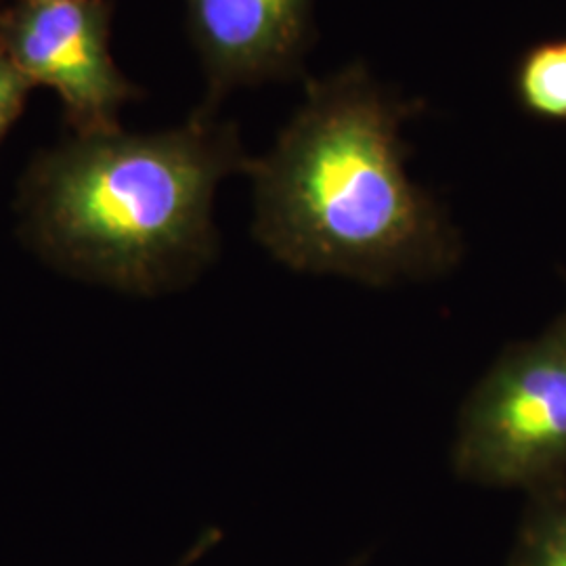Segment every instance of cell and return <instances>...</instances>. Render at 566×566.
Here are the masks:
<instances>
[{"label": "cell", "mask_w": 566, "mask_h": 566, "mask_svg": "<svg viewBox=\"0 0 566 566\" xmlns=\"http://www.w3.org/2000/svg\"><path fill=\"white\" fill-rule=\"evenodd\" d=\"M315 0H185L208 82L203 109L240 88L303 76Z\"/></svg>", "instance_id": "5"}, {"label": "cell", "mask_w": 566, "mask_h": 566, "mask_svg": "<svg viewBox=\"0 0 566 566\" xmlns=\"http://www.w3.org/2000/svg\"><path fill=\"white\" fill-rule=\"evenodd\" d=\"M248 164L235 126L202 107L172 130L76 135L42 154L23 206L34 242L55 261L149 294L214 256V191Z\"/></svg>", "instance_id": "2"}, {"label": "cell", "mask_w": 566, "mask_h": 566, "mask_svg": "<svg viewBox=\"0 0 566 566\" xmlns=\"http://www.w3.org/2000/svg\"><path fill=\"white\" fill-rule=\"evenodd\" d=\"M418 112L364 63L306 81L303 105L245 170L264 250L292 271L374 287L451 273L462 235L407 175L401 128Z\"/></svg>", "instance_id": "1"}, {"label": "cell", "mask_w": 566, "mask_h": 566, "mask_svg": "<svg viewBox=\"0 0 566 566\" xmlns=\"http://www.w3.org/2000/svg\"><path fill=\"white\" fill-rule=\"evenodd\" d=\"M32 82L21 74L18 65L0 46V142L20 118Z\"/></svg>", "instance_id": "8"}, {"label": "cell", "mask_w": 566, "mask_h": 566, "mask_svg": "<svg viewBox=\"0 0 566 566\" xmlns=\"http://www.w3.org/2000/svg\"><path fill=\"white\" fill-rule=\"evenodd\" d=\"M107 0H34L0 9V46L21 74L57 91L78 137L120 128L118 112L135 97L109 55Z\"/></svg>", "instance_id": "4"}, {"label": "cell", "mask_w": 566, "mask_h": 566, "mask_svg": "<svg viewBox=\"0 0 566 566\" xmlns=\"http://www.w3.org/2000/svg\"><path fill=\"white\" fill-rule=\"evenodd\" d=\"M514 95L528 116L566 124V39L526 49L514 70Z\"/></svg>", "instance_id": "7"}, {"label": "cell", "mask_w": 566, "mask_h": 566, "mask_svg": "<svg viewBox=\"0 0 566 566\" xmlns=\"http://www.w3.org/2000/svg\"><path fill=\"white\" fill-rule=\"evenodd\" d=\"M451 464L468 483L526 493L566 479V311L504 348L468 392Z\"/></svg>", "instance_id": "3"}, {"label": "cell", "mask_w": 566, "mask_h": 566, "mask_svg": "<svg viewBox=\"0 0 566 566\" xmlns=\"http://www.w3.org/2000/svg\"><path fill=\"white\" fill-rule=\"evenodd\" d=\"M219 537H221V535H219V531H210V533H206L202 539L196 544V547H193V549L182 558L179 566H189L191 563H196L202 554H206L210 547L214 546V544L219 542Z\"/></svg>", "instance_id": "9"}, {"label": "cell", "mask_w": 566, "mask_h": 566, "mask_svg": "<svg viewBox=\"0 0 566 566\" xmlns=\"http://www.w3.org/2000/svg\"><path fill=\"white\" fill-rule=\"evenodd\" d=\"M507 566H566V479L528 493Z\"/></svg>", "instance_id": "6"}, {"label": "cell", "mask_w": 566, "mask_h": 566, "mask_svg": "<svg viewBox=\"0 0 566 566\" xmlns=\"http://www.w3.org/2000/svg\"><path fill=\"white\" fill-rule=\"evenodd\" d=\"M18 2H34V0H18Z\"/></svg>", "instance_id": "10"}]
</instances>
